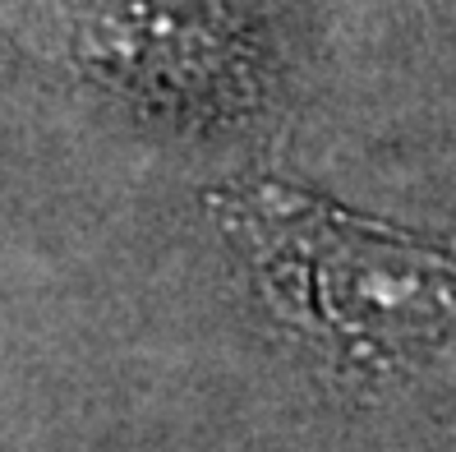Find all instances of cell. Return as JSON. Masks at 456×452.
<instances>
[{
  "instance_id": "1",
  "label": "cell",
  "mask_w": 456,
  "mask_h": 452,
  "mask_svg": "<svg viewBox=\"0 0 456 452\" xmlns=\"http://www.w3.org/2000/svg\"><path fill=\"white\" fill-rule=\"evenodd\" d=\"M222 218L249 245L267 296L346 360L383 365L438 341L456 318V259L341 208L258 185L222 199Z\"/></svg>"
}]
</instances>
